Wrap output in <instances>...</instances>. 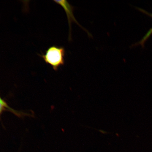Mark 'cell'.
<instances>
[{
	"label": "cell",
	"instance_id": "cell-1",
	"mask_svg": "<svg viewBox=\"0 0 152 152\" xmlns=\"http://www.w3.org/2000/svg\"><path fill=\"white\" fill-rule=\"evenodd\" d=\"M65 49L63 47L55 45L49 48L45 54L40 55L46 64L52 66L53 69L57 71L59 67L65 64Z\"/></svg>",
	"mask_w": 152,
	"mask_h": 152
},
{
	"label": "cell",
	"instance_id": "cell-2",
	"mask_svg": "<svg viewBox=\"0 0 152 152\" xmlns=\"http://www.w3.org/2000/svg\"><path fill=\"white\" fill-rule=\"evenodd\" d=\"M55 3L60 5L63 8L64 11H65L66 15H67V18L68 21V23L69 26V40L71 39V24L72 22H75L77 23L78 25H79L82 28L78 23L77 20H75V17H74L73 10L74 7L72 6V5H70L69 3L66 1H54Z\"/></svg>",
	"mask_w": 152,
	"mask_h": 152
},
{
	"label": "cell",
	"instance_id": "cell-3",
	"mask_svg": "<svg viewBox=\"0 0 152 152\" xmlns=\"http://www.w3.org/2000/svg\"><path fill=\"white\" fill-rule=\"evenodd\" d=\"M5 111H8L11 112L18 116L21 117L23 115V113L16 111L12 109L8 105L6 102L2 98H0V116L3 112Z\"/></svg>",
	"mask_w": 152,
	"mask_h": 152
},
{
	"label": "cell",
	"instance_id": "cell-4",
	"mask_svg": "<svg viewBox=\"0 0 152 152\" xmlns=\"http://www.w3.org/2000/svg\"><path fill=\"white\" fill-rule=\"evenodd\" d=\"M140 11H141L142 12H143L144 13H145V14H147V15H149V16L151 17L152 18V14H151V13H149L147 12V11H144L143 10H142V9H139ZM152 34V28H151V29L149 30V31H148L147 34H146V35L144 36L143 37V39H142L139 42H138L136 44V45H140L142 46L143 47V45H144V43H145L146 41L147 40V39L149 37L151 36V35Z\"/></svg>",
	"mask_w": 152,
	"mask_h": 152
},
{
	"label": "cell",
	"instance_id": "cell-5",
	"mask_svg": "<svg viewBox=\"0 0 152 152\" xmlns=\"http://www.w3.org/2000/svg\"><path fill=\"white\" fill-rule=\"evenodd\" d=\"M1 98V96H0V98Z\"/></svg>",
	"mask_w": 152,
	"mask_h": 152
}]
</instances>
